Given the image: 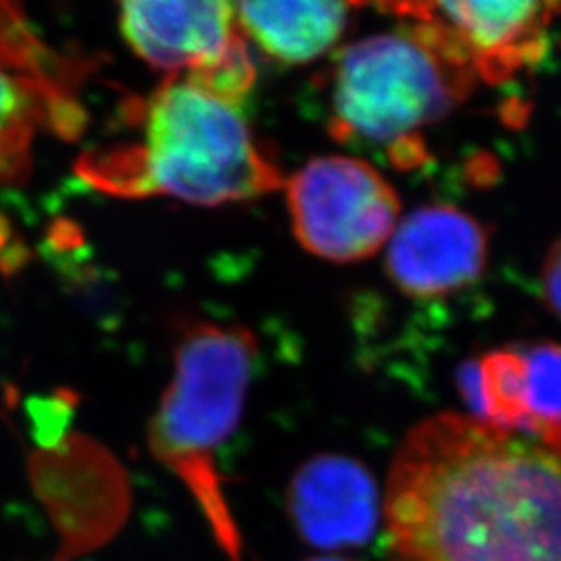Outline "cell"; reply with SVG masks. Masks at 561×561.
<instances>
[{"instance_id":"cell-7","label":"cell","mask_w":561,"mask_h":561,"mask_svg":"<svg viewBox=\"0 0 561 561\" xmlns=\"http://www.w3.org/2000/svg\"><path fill=\"white\" fill-rule=\"evenodd\" d=\"M287 206L301 245L333 262L370 259L400 219L396 190L368 162L322 157L287 183Z\"/></svg>"},{"instance_id":"cell-6","label":"cell","mask_w":561,"mask_h":561,"mask_svg":"<svg viewBox=\"0 0 561 561\" xmlns=\"http://www.w3.org/2000/svg\"><path fill=\"white\" fill-rule=\"evenodd\" d=\"M428 36L477 80L503 83L535 69L549 50L551 0H375Z\"/></svg>"},{"instance_id":"cell-12","label":"cell","mask_w":561,"mask_h":561,"mask_svg":"<svg viewBox=\"0 0 561 561\" xmlns=\"http://www.w3.org/2000/svg\"><path fill=\"white\" fill-rule=\"evenodd\" d=\"M0 62L69 106H81V83L92 69L88 60L60 55L42 41L20 0H0Z\"/></svg>"},{"instance_id":"cell-4","label":"cell","mask_w":561,"mask_h":561,"mask_svg":"<svg viewBox=\"0 0 561 561\" xmlns=\"http://www.w3.org/2000/svg\"><path fill=\"white\" fill-rule=\"evenodd\" d=\"M477 81L408 25L354 42L331 71L329 131L345 144L379 148L400 169H414L426 159L422 131L463 101Z\"/></svg>"},{"instance_id":"cell-16","label":"cell","mask_w":561,"mask_h":561,"mask_svg":"<svg viewBox=\"0 0 561 561\" xmlns=\"http://www.w3.org/2000/svg\"><path fill=\"white\" fill-rule=\"evenodd\" d=\"M356 4H368V2H375V0H354Z\"/></svg>"},{"instance_id":"cell-8","label":"cell","mask_w":561,"mask_h":561,"mask_svg":"<svg viewBox=\"0 0 561 561\" xmlns=\"http://www.w3.org/2000/svg\"><path fill=\"white\" fill-rule=\"evenodd\" d=\"M387 273L412 298H442L479 279L489 259V233L456 206H422L389 238Z\"/></svg>"},{"instance_id":"cell-3","label":"cell","mask_w":561,"mask_h":561,"mask_svg":"<svg viewBox=\"0 0 561 561\" xmlns=\"http://www.w3.org/2000/svg\"><path fill=\"white\" fill-rule=\"evenodd\" d=\"M256 358V337L245 327L185 322L175 341L173 381L148 431L150 451L194 495L231 561H240L241 539L219 458L240 424Z\"/></svg>"},{"instance_id":"cell-1","label":"cell","mask_w":561,"mask_h":561,"mask_svg":"<svg viewBox=\"0 0 561 561\" xmlns=\"http://www.w3.org/2000/svg\"><path fill=\"white\" fill-rule=\"evenodd\" d=\"M382 520L393 561H561V422H421L396 454Z\"/></svg>"},{"instance_id":"cell-15","label":"cell","mask_w":561,"mask_h":561,"mask_svg":"<svg viewBox=\"0 0 561 561\" xmlns=\"http://www.w3.org/2000/svg\"><path fill=\"white\" fill-rule=\"evenodd\" d=\"M308 561H352V560H343V558H314V560Z\"/></svg>"},{"instance_id":"cell-13","label":"cell","mask_w":561,"mask_h":561,"mask_svg":"<svg viewBox=\"0 0 561 561\" xmlns=\"http://www.w3.org/2000/svg\"><path fill=\"white\" fill-rule=\"evenodd\" d=\"M526 364V408L537 422H561V345L539 343L522 352Z\"/></svg>"},{"instance_id":"cell-11","label":"cell","mask_w":561,"mask_h":561,"mask_svg":"<svg viewBox=\"0 0 561 561\" xmlns=\"http://www.w3.org/2000/svg\"><path fill=\"white\" fill-rule=\"evenodd\" d=\"M85 121L83 106L50 99L0 62V183H21L30 175L38 131L76 140Z\"/></svg>"},{"instance_id":"cell-14","label":"cell","mask_w":561,"mask_h":561,"mask_svg":"<svg viewBox=\"0 0 561 561\" xmlns=\"http://www.w3.org/2000/svg\"><path fill=\"white\" fill-rule=\"evenodd\" d=\"M542 298L561 319V238L551 245L542 264Z\"/></svg>"},{"instance_id":"cell-5","label":"cell","mask_w":561,"mask_h":561,"mask_svg":"<svg viewBox=\"0 0 561 561\" xmlns=\"http://www.w3.org/2000/svg\"><path fill=\"white\" fill-rule=\"evenodd\" d=\"M119 23L131 50L150 67L231 101L252 94L256 67L236 0H119Z\"/></svg>"},{"instance_id":"cell-9","label":"cell","mask_w":561,"mask_h":561,"mask_svg":"<svg viewBox=\"0 0 561 561\" xmlns=\"http://www.w3.org/2000/svg\"><path fill=\"white\" fill-rule=\"evenodd\" d=\"M287 507L301 539L327 551L366 545L382 516L370 472L343 456L306 461L291 479Z\"/></svg>"},{"instance_id":"cell-2","label":"cell","mask_w":561,"mask_h":561,"mask_svg":"<svg viewBox=\"0 0 561 561\" xmlns=\"http://www.w3.org/2000/svg\"><path fill=\"white\" fill-rule=\"evenodd\" d=\"M136 138L90 150L81 180L123 198L171 196L198 206L256 201L283 173L243 115V102L185 76H169L127 108Z\"/></svg>"},{"instance_id":"cell-10","label":"cell","mask_w":561,"mask_h":561,"mask_svg":"<svg viewBox=\"0 0 561 561\" xmlns=\"http://www.w3.org/2000/svg\"><path fill=\"white\" fill-rule=\"evenodd\" d=\"M354 0H236L243 34L268 59L301 65L340 41Z\"/></svg>"}]
</instances>
